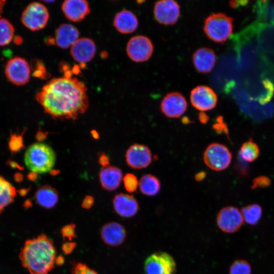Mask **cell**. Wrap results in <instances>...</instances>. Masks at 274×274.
Returning <instances> with one entry per match:
<instances>
[{
  "label": "cell",
  "mask_w": 274,
  "mask_h": 274,
  "mask_svg": "<svg viewBox=\"0 0 274 274\" xmlns=\"http://www.w3.org/2000/svg\"><path fill=\"white\" fill-rule=\"evenodd\" d=\"M198 118L199 121L202 124L207 123L209 120V116L203 112H201L199 114Z\"/></svg>",
  "instance_id": "40"
},
{
  "label": "cell",
  "mask_w": 274,
  "mask_h": 274,
  "mask_svg": "<svg viewBox=\"0 0 274 274\" xmlns=\"http://www.w3.org/2000/svg\"><path fill=\"white\" fill-rule=\"evenodd\" d=\"M35 198L40 206L51 209L54 207L58 202L59 196L56 189L50 186L45 185L36 191Z\"/></svg>",
  "instance_id": "23"
},
{
  "label": "cell",
  "mask_w": 274,
  "mask_h": 274,
  "mask_svg": "<svg viewBox=\"0 0 274 274\" xmlns=\"http://www.w3.org/2000/svg\"><path fill=\"white\" fill-rule=\"evenodd\" d=\"M49 18L47 8L42 4L33 2L23 11L21 21L23 25L32 31L39 30L47 25Z\"/></svg>",
  "instance_id": "6"
},
{
  "label": "cell",
  "mask_w": 274,
  "mask_h": 274,
  "mask_svg": "<svg viewBox=\"0 0 274 274\" xmlns=\"http://www.w3.org/2000/svg\"><path fill=\"white\" fill-rule=\"evenodd\" d=\"M153 52V45L151 40L146 36H136L127 43L126 52L128 57L135 62L148 60Z\"/></svg>",
  "instance_id": "9"
},
{
  "label": "cell",
  "mask_w": 274,
  "mask_h": 274,
  "mask_svg": "<svg viewBox=\"0 0 274 274\" xmlns=\"http://www.w3.org/2000/svg\"><path fill=\"white\" fill-rule=\"evenodd\" d=\"M64 258L61 256H59L56 258L55 264L57 265H60L64 263Z\"/></svg>",
  "instance_id": "42"
},
{
  "label": "cell",
  "mask_w": 274,
  "mask_h": 274,
  "mask_svg": "<svg viewBox=\"0 0 274 274\" xmlns=\"http://www.w3.org/2000/svg\"><path fill=\"white\" fill-rule=\"evenodd\" d=\"M61 233L64 239L71 241L75 237V225L73 224L66 225L61 229Z\"/></svg>",
  "instance_id": "33"
},
{
  "label": "cell",
  "mask_w": 274,
  "mask_h": 274,
  "mask_svg": "<svg viewBox=\"0 0 274 274\" xmlns=\"http://www.w3.org/2000/svg\"><path fill=\"white\" fill-rule=\"evenodd\" d=\"M61 9L66 18L75 22L82 21L90 12L89 4L85 0L65 1Z\"/></svg>",
  "instance_id": "17"
},
{
  "label": "cell",
  "mask_w": 274,
  "mask_h": 274,
  "mask_svg": "<svg viewBox=\"0 0 274 274\" xmlns=\"http://www.w3.org/2000/svg\"><path fill=\"white\" fill-rule=\"evenodd\" d=\"M16 196L15 187L5 178L0 176V213L14 201Z\"/></svg>",
  "instance_id": "25"
},
{
  "label": "cell",
  "mask_w": 274,
  "mask_h": 274,
  "mask_svg": "<svg viewBox=\"0 0 274 274\" xmlns=\"http://www.w3.org/2000/svg\"><path fill=\"white\" fill-rule=\"evenodd\" d=\"M93 202L94 198L90 195H87L83 199L82 207L84 209H89L92 207Z\"/></svg>",
  "instance_id": "38"
},
{
  "label": "cell",
  "mask_w": 274,
  "mask_h": 274,
  "mask_svg": "<svg viewBox=\"0 0 274 274\" xmlns=\"http://www.w3.org/2000/svg\"><path fill=\"white\" fill-rule=\"evenodd\" d=\"M95 52L94 42L88 38H79L71 47L72 57L81 63L89 62L94 57Z\"/></svg>",
  "instance_id": "16"
},
{
  "label": "cell",
  "mask_w": 274,
  "mask_h": 274,
  "mask_svg": "<svg viewBox=\"0 0 274 274\" xmlns=\"http://www.w3.org/2000/svg\"><path fill=\"white\" fill-rule=\"evenodd\" d=\"M56 255L52 241L42 234L25 242L19 258L31 274H48L54 267Z\"/></svg>",
  "instance_id": "2"
},
{
  "label": "cell",
  "mask_w": 274,
  "mask_h": 274,
  "mask_svg": "<svg viewBox=\"0 0 274 274\" xmlns=\"http://www.w3.org/2000/svg\"><path fill=\"white\" fill-rule=\"evenodd\" d=\"M100 236L104 242L108 245L116 247L124 241L126 230L120 223L115 222L105 224L101 228Z\"/></svg>",
  "instance_id": "19"
},
{
  "label": "cell",
  "mask_w": 274,
  "mask_h": 274,
  "mask_svg": "<svg viewBox=\"0 0 274 274\" xmlns=\"http://www.w3.org/2000/svg\"><path fill=\"white\" fill-rule=\"evenodd\" d=\"M216 220L220 230L228 233L238 230L244 222L241 211L233 206L222 208L219 212Z\"/></svg>",
  "instance_id": "10"
},
{
  "label": "cell",
  "mask_w": 274,
  "mask_h": 274,
  "mask_svg": "<svg viewBox=\"0 0 274 274\" xmlns=\"http://www.w3.org/2000/svg\"><path fill=\"white\" fill-rule=\"evenodd\" d=\"M260 155L258 145L249 139L243 143L240 147L239 155L241 158L247 162H252L256 160Z\"/></svg>",
  "instance_id": "26"
},
{
  "label": "cell",
  "mask_w": 274,
  "mask_h": 274,
  "mask_svg": "<svg viewBox=\"0 0 274 274\" xmlns=\"http://www.w3.org/2000/svg\"><path fill=\"white\" fill-rule=\"evenodd\" d=\"M180 10L178 4L173 0H162L155 3L154 14L160 23L173 25L178 20Z\"/></svg>",
  "instance_id": "14"
},
{
  "label": "cell",
  "mask_w": 274,
  "mask_h": 274,
  "mask_svg": "<svg viewBox=\"0 0 274 274\" xmlns=\"http://www.w3.org/2000/svg\"><path fill=\"white\" fill-rule=\"evenodd\" d=\"M124 186L127 191L135 192L139 185L137 177L133 174H126L123 178Z\"/></svg>",
  "instance_id": "30"
},
{
  "label": "cell",
  "mask_w": 274,
  "mask_h": 274,
  "mask_svg": "<svg viewBox=\"0 0 274 274\" xmlns=\"http://www.w3.org/2000/svg\"><path fill=\"white\" fill-rule=\"evenodd\" d=\"M79 31L75 26L64 23L57 28L54 38L51 37L47 43L56 45L62 49H67L73 46L79 39Z\"/></svg>",
  "instance_id": "15"
},
{
  "label": "cell",
  "mask_w": 274,
  "mask_h": 274,
  "mask_svg": "<svg viewBox=\"0 0 274 274\" xmlns=\"http://www.w3.org/2000/svg\"><path fill=\"white\" fill-rule=\"evenodd\" d=\"M233 18L222 13H213L205 20L203 30L211 40L225 42L233 30Z\"/></svg>",
  "instance_id": "4"
},
{
  "label": "cell",
  "mask_w": 274,
  "mask_h": 274,
  "mask_svg": "<svg viewBox=\"0 0 274 274\" xmlns=\"http://www.w3.org/2000/svg\"><path fill=\"white\" fill-rule=\"evenodd\" d=\"M76 243L74 242H67L64 243L62 247L63 253L67 255L70 254L75 248Z\"/></svg>",
  "instance_id": "37"
},
{
  "label": "cell",
  "mask_w": 274,
  "mask_h": 274,
  "mask_svg": "<svg viewBox=\"0 0 274 274\" xmlns=\"http://www.w3.org/2000/svg\"><path fill=\"white\" fill-rule=\"evenodd\" d=\"M216 56L214 51L209 48L197 49L193 55V62L197 71L202 73L210 72L215 66Z\"/></svg>",
  "instance_id": "20"
},
{
  "label": "cell",
  "mask_w": 274,
  "mask_h": 274,
  "mask_svg": "<svg viewBox=\"0 0 274 274\" xmlns=\"http://www.w3.org/2000/svg\"><path fill=\"white\" fill-rule=\"evenodd\" d=\"M140 190L144 195L153 196L159 192L161 184L159 179L151 174H146L141 178L139 185Z\"/></svg>",
  "instance_id": "24"
},
{
  "label": "cell",
  "mask_w": 274,
  "mask_h": 274,
  "mask_svg": "<svg viewBox=\"0 0 274 274\" xmlns=\"http://www.w3.org/2000/svg\"><path fill=\"white\" fill-rule=\"evenodd\" d=\"M113 23L119 32L127 34L136 29L139 22L137 17L132 12L123 10L116 14Z\"/></svg>",
  "instance_id": "21"
},
{
  "label": "cell",
  "mask_w": 274,
  "mask_h": 274,
  "mask_svg": "<svg viewBox=\"0 0 274 274\" xmlns=\"http://www.w3.org/2000/svg\"><path fill=\"white\" fill-rule=\"evenodd\" d=\"M91 133L95 139H96L98 137V134L95 131H93Z\"/></svg>",
  "instance_id": "44"
},
{
  "label": "cell",
  "mask_w": 274,
  "mask_h": 274,
  "mask_svg": "<svg viewBox=\"0 0 274 274\" xmlns=\"http://www.w3.org/2000/svg\"><path fill=\"white\" fill-rule=\"evenodd\" d=\"M187 102L185 97L177 92L167 93L160 104L161 112L167 117L177 118L181 117L186 111Z\"/></svg>",
  "instance_id": "13"
},
{
  "label": "cell",
  "mask_w": 274,
  "mask_h": 274,
  "mask_svg": "<svg viewBox=\"0 0 274 274\" xmlns=\"http://www.w3.org/2000/svg\"><path fill=\"white\" fill-rule=\"evenodd\" d=\"M206 176V174L204 172H199L197 173L194 177L196 181H201L203 180Z\"/></svg>",
  "instance_id": "41"
},
{
  "label": "cell",
  "mask_w": 274,
  "mask_h": 274,
  "mask_svg": "<svg viewBox=\"0 0 274 274\" xmlns=\"http://www.w3.org/2000/svg\"><path fill=\"white\" fill-rule=\"evenodd\" d=\"M73 272L74 274H98L86 264L81 263H78L75 265Z\"/></svg>",
  "instance_id": "34"
},
{
  "label": "cell",
  "mask_w": 274,
  "mask_h": 274,
  "mask_svg": "<svg viewBox=\"0 0 274 274\" xmlns=\"http://www.w3.org/2000/svg\"><path fill=\"white\" fill-rule=\"evenodd\" d=\"M244 221L246 223L254 225L258 223L262 215L261 207L256 203L248 204L241 209Z\"/></svg>",
  "instance_id": "27"
},
{
  "label": "cell",
  "mask_w": 274,
  "mask_h": 274,
  "mask_svg": "<svg viewBox=\"0 0 274 274\" xmlns=\"http://www.w3.org/2000/svg\"><path fill=\"white\" fill-rule=\"evenodd\" d=\"M9 146L10 150L16 152L20 150L23 147L22 135L18 134H12L9 141Z\"/></svg>",
  "instance_id": "31"
},
{
  "label": "cell",
  "mask_w": 274,
  "mask_h": 274,
  "mask_svg": "<svg viewBox=\"0 0 274 274\" xmlns=\"http://www.w3.org/2000/svg\"><path fill=\"white\" fill-rule=\"evenodd\" d=\"M252 268L250 264L246 260L238 259L235 260L230 265L229 274H251Z\"/></svg>",
  "instance_id": "29"
},
{
  "label": "cell",
  "mask_w": 274,
  "mask_h": 274,
  "mask_svg": "<svg viewBox=\"0 0 274 274\" xmlns=\"http://www.w3.org/2000/svg\"><path fill=\"white\" fill-rule=\"evenodd\" d=\"M113 203L115 212L123 217H133L139 210V204L136 198L128 194H117L113 198Z\"/></svg>",
  "instance_id": "18"
},
{
  "label": "cell",
  "mask_w": 274,
  "mask_h": 274,
  "mask_svg": "<svg viewBox=\"0 0 274 274\" xmlns=\"http://www.w3.org/2000/svg\"><path fill=\"white\" fill-rule=\"evenodd\" d=\"M24 160L27 167L32 173L43 174L50 172L54 166L56 154L49 145L37 143L27 148Z\"/></svg>",
  "instance_id": "3"
},
{
  "label": "cell",
  "mask_w": 274,
  "mask_h": 274,
  "mask_svg": "<svg viewBox=\"0 0 274 274\" xmlns=\"http://www.w3.org/2000/svg\"><path fill=\"white\" fill-rule=\"evenodd\" d=\"M176 268L173 257L164 252L152 254L144 263L145 274H175Z\"/></svg>",
  "instance_id": "7"
},
{
  "label": "cell",
  "mask_w": 274,
  "mask_h": 274,
  "mask_svg": "<svg viewBox=\"0 0 274 274\" xmlns=\"http://www.w3.org/2000/svg\"><path fill=\"white\" fill-rule=\"evenodd\" d=\"M5 2H6L5 1H1L0 0V14H1V13L3 11V9L4 5H5Z\"/></svg>",
  "instance_id": "43"
},
{
  "label": "cell",
  "mask_w": 274,
  "mask_h": 274,
  "mask_svg": "<svg viewBox=\"0 0 274 274\" xmlns=\"http://www.w3.org/2000/svg\"><path fill=\"white\" fill-rule=\"evenodd\" d=\"M271 184L270 178L265 176H260L253 180L251 188H263L269 187Z\"/></svg>",
  "instance_id": "32"
},
{
  "label": "cell",
  "mask_w": 274,
  "mask_h": 274,
  "mask_svg": "<svg viewBox=\"0 0 274 274\" xmlns=\"http://www.w3.org/2000/svg\"><path fill=\"white\" fill-rule=\"evenodd\" d=\"M128 165L133 169L145 168L152 163L153 155L148 147L141 144L131 145L125 153Z\"/></svg>",
  "instance_id": "11"
},
{
  "label": "cell",
  "mask_w": 274,
  "mask_h": 274,
  "mask_svg": "<svg viewBox=\"0 0 274 274\" xmlns=\"http://www.w3.org/2000/svg\"><path fill=\"white\" fill-rule=\"evenodd\" d=\"M217 100L215 91L207 86H197L191 91L190 102L196 109L200 111L213 109L216 106Z\"/></svg>",
  "instance_id": "12"
},
{
  "label": "cell",
  "mask_w": 274,
  "mask_h": 274,
  "mask_svg": "<svg viewBox=\"0 0 274 274\" xmlns=\"http://www.w3.org/2000/svg\"><path fill=\"white\" fill-rule=\"evenodd\" d=\"M99 179L102 187L112 191L119 187L122 179V173L117 167L108 165L101 169Z\"/></svg>",
  "instance_id": "22"
},
{
  "label": "cell",
  "mask_w": 274,
  "mask_h": 274,
  "mask_svg": "<svg viewBox=\"0 0 274 274\" xmlns=\"http://www.w3.org/2000/svg\"><path fill=\"white\" fill-rule=\"evenodd\" d=\"M14 28L8 20L0 18V46L9 44L13 40Z\"/></svg>",
  "instance_id": "28"
},
{
  "label": "cell",
  "mask_w": 274,
  "mask_h": 274,
  "mask_svg": "<svg viewBox=\"0 0 274 274\" xmlns=\"http://www.w3.org/2000/svg\"><path fill=\"white\" fill-rule=\"evenodd\" d=\"M35 65L33 75L38 78L44 79L46 76L47 72L43 64L41 62L37 61Z\"/></svg>",
  "instance_id": "35"
},
{
  "label": "cell",
  "mask_w": 274,
  "mask_h": 274,
  "mask_svg": "<svg viewBox=\"0 0 274 274\" xmlns=\"http://www.w3.org/2000/svg\"><path fill=\"white\" fill-rule=\"evenodd\" d=\"M99 162L103 167H105L109 164V160L108 157L103 153L99 155Z\"/></svg>",
  "instance_id": "39"
},
{
  "label": "cell",
  "mask_w": 274,
  "mask_h": 274,
  "mask_svg": "<svg viewBox=\"0 0 274 274\" xmlns=\"http://www.w3.org/2000/svg\"><path fill=\"white\" fill-rule=\"evenodd\" d=\"M225 124L223 122L222 118L219 117L217 119V122L213 125V128L217 132H222L223 130H226Z\"/></svg>",
  "instance_id": "36"
},
{
  "label": "cell",
  "mask_w": 274,
  "mask_h": 274,
  "mask_svg": "<svg viewBox=\"0 0 274 274\" xmlns=\"http://www.w3.org/2000/svg\"><path fill=\"white\" fill-rule=\"evenodd\" d=\"M5 73L11 82L16 85H23L29 80L30 67L25 59L15 57L7 62Z\"/></svg>",
  "instance_id": "8"
},
{
  "label": "cell",
  "mask_w": 274,
  "mask_h": 274,
  "mask_svg": "<svg viewBox=\"0 0 274 274\" xmlns=\"http://www.w3.org/2000/svg\"><path fill=\"white\" fill-rule=\"evenodd\" d=\"M232 154L224 145L218 143L210 144L206 149L203 159L206 165L215 171L226 169L232 160Z\"/></svg>",
  "instance_id": "5"
},
{
  "label": "cell",
  "mask_w": 274,
  "mask_h": 274,
  "mask_svg": "<svg viewBox=\"0 0 274 274\" xmlns=\"http://www.w3.org/2000/svg\"><path fill=\"white\" fill-rule=\"evenodd\" d=\"M87 92L83 82L67 73L49 81L37 93L36 98L53 119L75 120L88 109Z\"/></svg>",
  "instance_id": "1"
}]
</instances>
